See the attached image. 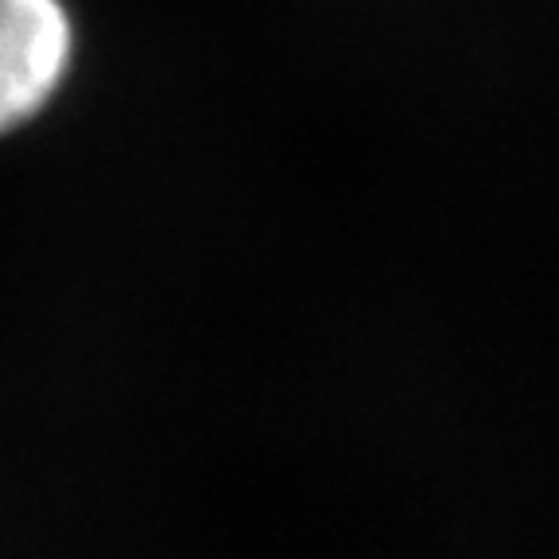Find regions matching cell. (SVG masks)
<instances>
[{
	"instance_id": "obj_1",
	"label": "cell",
	"mask_w": 559,
	"mask_h": 559,
	"mask_svg": "<svg viewBox=\"0 0 559 559\" xmlns=\"http://www.w3.org/2000/svg\"><path fill=\"white\" fill-rule=\"evenodd\" d=\"M70 59L67 0H0V132L44 114L67 82Z\"/></svg>"
}]
</instances>
